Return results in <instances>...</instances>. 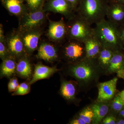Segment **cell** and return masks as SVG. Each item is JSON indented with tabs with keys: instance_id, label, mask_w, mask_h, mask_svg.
I'll return each instance as SVG.
<instances>
[{
	"instance_id": "obj_1",
	"label": "cell",
	"mask_w": 124,
	"mask_h": 124,
	"mask_svg": "<svg viewBox=\"0 0 124 124\" xmlns=\"http://www.w3.org/2000/svg\"><path fill=\"white\" fill-rule=\"evenodd\" d=\"M68 71L69 75L75 79L79 88L84 90L97 85L99 78L104 73L97 59L86 57L79 62L70 64Z\"/></svg>"
},
{
	"instance_id": "obj_2",
	"label": "cell",
	"mask_w": 124,
	"mask_h": 124,
	"mask_svg": "<svg viewBox=\"0 0 124 124\" xmlns=\"http://www.w3.org/2000/svg\"><path fill=\"white\" fill-rule=\"evenodd\" d=\"M108 5V0H81L76 11L92 25L105 18Z\"/></svg>"
},
{
	"instance_id": "obj_3",
	"label": "cell",
	"mask_w": 124,
	"mask_h": 124,
	"mask_svg": "<svg viewBox=\"0 0 124 124\" xmlns=\"http://www.w3.org/2000/svg\"><path fill=\"white\" fill-rule=\"evenodd\" d=\"M95 24L94 35L102 46L114 50H120L122 43L117 27L105 18Z\"/></svg>"
},
{
	"instance_id": "obj_4",
	"label": "cell",
	"mask_w": 124,
	"mask_h": 124,
	"mask_svg": "<svg viewBox=\"0 0 124 124\" xmlns=\"http://www.w3.org/2000/svg\"><path fill=\"white\" fill-rule=\"evenodd\" d=\"M69 19L67 26V36L69 39L84 42L94 35L93 28L91 25L78 15H74Z\"/></svg>"
},
{
	"instance_id": "obj_5",
	"label": "cell",
	"mask_w": 124,
	"mask_h": 124,
	"mask_svg": "<svg viewBox=\"0 0 124 124\" xmlns=\"http://www.w3.org/2000/svg\"><path fill=\"white\" fill-rule=\"evenodd\" d=\"M44 9L36 11H27L19 17L18 30L21 33L39 29L46 18Z\"/></svg>"
},
{
	"instance_id": "obj_6",
	"label": "cell",
	"mask_w": 124,
	"mask_h": 124,
	"mask_svg": "<svg viewBox=\"0 0 124 124\" xmlns=\"http://www.w3.org/2000/svg\"><path fill=\"white\" fill-rule=\"evenodd\" d=\"M63 58L70 64L79 62L86 57L84 42L69 39L62 49Z\"/></svg>"
},
{
	"instance_id": "obj_7",
	"label": "cell",
	"mask_w": 124,
	"mask_h": 124,
	"mask_svg": "<svg viewBox=\"0 0 124 124\" xmlns=\"http://www.w3.org/2000/svg\"><path fill=\"white\" fill-rule=\"evenodd\" d=\"M6 40L10 55L16 59L29 55L25 50L21 33L18 29L13 30L6 36Z\"/></svg>"
},
{
	"instance_id": "obj_8",
	"label": "cell",
	"mask_w": 124,
	"mask_h": 124,
	"mask_svg": "<svg viewBox=\"0 0 124 124\" xmlns=\"http://www.w3.org/2000/svg\"><path fill=\"white\" fill-rule=\"evenodd\" d=\"M43 9L45 11L61 14L70 18L74 15V9L66 0H46Z\"/></svg>"
},
{
	"instance_id": "obj_9",
	"label": "cell",
	"mask_w": 124,
	"mask_h": 124,
	"mask_svg": "<svg viewBox=\"0 0 124 124\" xmlns=\"http://www.w3.org/2000/svg\"><path fill=\"white\" fill-rule=\"evenodd\" d=\"M118 81L117 77H114L108 81L99 83L97 85L98 93L96 101L99 102H110L115 97Z\"/></svg>"
},
{
	"instance_id": "obj_10",
	"label": "cell",
	"mask_w": 124,
	"mask_h": 124,
	"mask_svg": "<svg viewBox=\"0 0 124 124\" xmlns=\"http://www.w3.org/2000/svg\"><path fill=\"white\" fill-rule=\"evenodd\" d=\"M47 35L51 40L60 42L67 35V24L62 20L50 21Z\"/></svg>"
},
{
	"instance_id": "obj_11",
	"label": "cell",
	"mask_w": 124,
	"mask_h": 124,
	"mask_svg": "<svg viewBox=\"0 0 124 124\" xmlns=\"http://www.w3.org/2000/svg\"><path fill=\"white\" fill-rule=\"evenodd\" d=\"M20 33L25 50L29 55L38 48L41 31L39 29H38Z\"/></svg>"
},
{
	"instance_id": "obj_12",
	"label": "cell",
	"mask_w": 124,
	"mask_h": 124,
	"mask_svg": "<svg viewBox=\"0 0 124 124\" xmlns=\"http://www.w3.org/2000/svg\"><path fill=\"white\" fill-rule=\"evenodd\" d=\"M36 56L38 59L51 62L58 59V53L57 48L53 45L43 42L38 47Z\"/></svg>"
},
{
	"instance_id": "obj_13",
	"label": "cell",
	"mask_w": 124,
	"mask_h": 124,
	"mask_svg": "<svg viewBox=\"0 0 124 124\" xmlns=\"http://www.w3.org/2000/svg\"><path fill=\"white\" fill-rule=\"evenodd\" d=\"M106 17L108 20L117 27L124 21V5L108 4Z\"/></svg>"
},
{
	"instance_id": "obj_14",
	"label": "cell",
	"mask_w": 124,
	"mask_h": 124,
	"mask_svg": "<svg viewBox=\"0 0 124 124\" xmlns=\"http://www.w3.org/2000/svg\"><path fill=\"white\" fill-rule=\"evenodd\" d=\"M1 4L11 15L20 17L28 11L22 0H0Z\"/></svg>"
},
{
	"instance_id": "obj_15",
	"label": "cell",
	"mask_w": 124,
	"mask_h": 124,
	"mask_svg": "<svg viewBox=\"0 0 124 124\" xmlns=\"http://www.w3.org/2000/svg\"><path fill=\"white\" fill-rule=\"evenodd\" d=\"M59 70L55 67H50L38 63L35 67L34 73L29 84L32 85L39 80L48 78Z\"/></svg>"
},
{
	"instance_id": "obj_16",
	"label": "cell",
	"mask_w": 124,
	"mask_h": 124,
	"mask_svg": "<svg viewBox=\"0 0 124 124\" xmlns=\"http://www.w3.org/2000/svg\"><path fill=\"white\" fill-rule=\"evenodd\" d=\"M78 88L79 85L77 81L63 80L60 86V94L65 100L73 102L76 99Z\"/></svg>"
},
{
	"instance_id": "obj_17",
	"label": "cell",
	"mask_w": 124,
	"mask_h": 124,
	"mask_svg": "<svg viewBox=\"0 0 124 124\" xmlns=\"http://www.w3.org/2000/svg\"><path fill=\"white\" fill-rule=\"evenodd\" d=\"M90 106L94 114L92 124H100L110 111L109 102H99L96 101Z\"/></svg>"
},
{
	"instance_id": "obj_18",
	"label": "cell",
	"mask_w": 124,
	"mask_h": 124,
	"mask_svg": "<svg viewBox=\"0 0 124 124\" xmlns=\"http://www.w3.org/2000/svg\"><path fill=\"white\" fill-rule=\"evenodd\" d=\"M86 51V57L91 59H97L102 45L94 35L84 42Z\"/></svg>"
},
{
	"instance_id": "obj_19",
	"label": "cell",
	"mask_w": 124,
	"mask_h": 124,
	"mask_svg": "<svg viewBox=\"0 0 124 124\" xmlns=\"http://www.w3.org/2000/svg\"><path fill=\"white\" fill-rule=\"evenodd\" d=\"M26 55L18 59L16 74L20 78L29 79L31 77L32 68L28 56Z\"/></svg>"
},
{
	"instance_id": "obj_20",
	"label": "cell",
	"mask_w": 124,
	"mask_h": 124,
	"mask_svg": "<svg viewBox=\"0 0 124 124\" xmlns=\"http://www.w3.org/2000/svg\"><path fill=\"white\" fill-rule=\"evenodd\" d=\"M124 69V53L120 50H115L110 63L105 73L112 75L121 69Z\"/></svg>"
},
{
	"instance_id": "obj_21",
	"label": "cell",
	"mask_w": 124,
	"mask_h": 124,
	"mask_svg": "<svg viewBox=\"0 0 124 124\" xmlns=\"http://www.w3.org/2000/svg\"><path fill=\"white\" fill-rule=\"evenodd\" d=\"M17 59L10 55L2 60L0 66V77L10 78L16 74Z\"/></svg>"
},
{
	"instance_id": "obj_22",
	"label": "cell",
	"mask_w": 124,
	"mask_h": 124,
	"mask_svg": "<svg viewBox=\"0 0 124 124\" xmlns=\"http://www.w3.org/2000/svg\"><path fill=\"white\" fill-rule=\"evenodd\" d=\"M115 50L108 47L102 46L97 60L104 73L110 63L113 53Z\"/></svg>"
},
{
	"instance_id": "obj_23",
	"label": "cell",
	"mask_w": 124,
	"mask_h": 124,
	"mask_svg": "<svg viewBox=\"0 0 124 124\" xmlns=\"http://www.w3.org/2000/svg\"><path fill=\"white\" fill-rule=\"evenodd\" d=\"M124 108V102L119 94L113 98L110 102V111L112 113H118Z\"/></svg>"
},
{
	"instance_id": "obj_24",
	"label": "cell",
	"mask_w": 124,
	"mask_h": 124,
	"mask_svg": "<svg viewBox=\"0 0 124 124\" xmlns=\"http://www.w3.org/2000/svg\"><path fill=\"white\" fill-rule=\"evenodd\" d=\"M76 116L85 121L86 124H92L94 114L93 110L89 106L82 108Z\"/></svg>"
},
{
	"instance_id": "obj_25",
	"label": "cell",
	"mask_w": 124,
	"mask_h": 124,
	"mask_svg": "<svg viewBox=\"0 0 124 124\" xmlns=\"http://www.w3.org/2000/svg\"><path fill=\"white\" fill-rule=\"evenodd\" d=\"M46 0H25L26 6L29 11H36L44 8Z\"/></svg>"
},
{
	"instance_id": "obj_26",
	"label": "cell",
	"mask_w": 124,
	"mask_h": 124,
	"mask_svg": "<svg viewBox=\"0 0 124 124\" xmlns=\"http://www.w3.org/2000/svg\"><path fill=\"white\" fill-rule=\"evenodd\" d=\"M31 85L29 82H23L19 85L17 89L13 92L12 95H24L27 94L31 91Z\"/></svg>"
},
{
	"instance_id": "obj_27",
	"label": "cell",
	"mask_w": 124,
	"mask_h": 124,
	"mask_svg": "<svg viewBox=\"0 0 124 124\" xmlns=\"http://www.w3.org/2000/svg\"><path fill=\"white\" fill-rule=\"evenodd\" d=\"M5 39L0 40V57L2 60L10 55Z\"/></svg>"
},
{
	"instance_id": "obj_28",
	"label": "cell",
	"mask_w": 124,
	"mask_h": 124,
	"mask_svg": "<svg viewBox=\"0 0 124 124\" xmlns=\"http://www.w3.org/2000/svg\"><path fill=\"white\" fill-rule=\"evenodd\" d=\"M17 78L14 77L10 80L8 84V90L9 92H14L16 91L19 86Z\"/></svg>"
},
{
	"instance_id": "obj_29",
	"label": "cell",
	"mask_w": 124,
	"mask_h": 124,
	"mask_svg": "<svg viewBox=\"0 0 124 124\" xmlns=\"http://www.w3.org/2000/svg\"><path fill=\"white\" fill-rule=\"evenodd\" d=\"M116 119L115 116L112 114L104 117L101 123L103 124H116Z\"/></svg>"
},
{
	"instance_id": "obj_30",
	"label": "cell",
	"mask_w": 124,
	"mask_h": 124,
	"mask_svg": "<svg viewBox=\"0 0 124 124\" xmlns=\"http://www.w3.org/2000/svg\"><path fill=\"white\" fill-rule=\"evenodd\" d=\"M69 124H86V122L84 120L76 116L73 117L70 122Z\"/></svg>"
},
{
	"instance_id": "obj_31",
	"label": "cell",
	"mask_w": 124,
	"mask_h": 124,
	"mask_svg": "<svg viewBox=\"0 0 124 124\" xmlns=\"http://www.w3.org/2000/svg\"><path fill=\"white\" fill-rule=\"evenodd\" d=\"M72 6L75 11H76L78 6L81 0H66Z\"/></svg>"
},
{
	"instance_id": "obj_32",
	"label": "cell",
	"mask_w": 124,
	"mask_h": 124,
	"mask_svg": "<svg viewBox=\"0 0 124 124\" xmlns=\"http://www.w3.org/2000/svg\"><path fill=\"white\" fill-rule=\"evenodd\" d=\"M108 4H118L124 5V0H108Z\"/></svg>"
},
{
	"instance_id": "obj_33",
	"label": "cell",
	"mask_w": 124,
	"mask_h": 124,
	"mask_svg": "<svg viewBox=\"0 0 124 124\" xmlns=\"http://www.w3.org/2000/svg\"><path fill=\"white\" fill-rule=\"evenodd\" d=\"M6 39V37L4 35V29L2 24L0 25V40H3Z\"/></svg>"
},
{
	"instance_id": "obj_34",
	"label": "cell",
	"mask_w": 124,
	"mask_h": 124,
	"mask_svg": "<svg viewBox=\"0 0 124 124\" xmlns=\"http://www.w3.org/2000/svg\"><path fill=\"white\" fill-rule=\"evenodd\" d=\"M119 30L120 38L122 43L124 44V27H122L121 29Z\"/></svg>"
},
{
	"instance_id": "obj_35",
	"label": "cell",
	"mask_w": 124,
	"mask_h": 124,
	"mask_svg": "<svg viewBox=\"0 0 124 124\" xmlns=\"http://www.w3.org/2000/svg\"><path fill=\"white\" fill-rule=\"evenodd\" d=\"M117 77L124 79V69H121L116 72Z\"/></svg>"
},
{
	"instance_id": "obj_36",
	"label": "cell",
	"mask_w": 124,
	"mask_h": 124,
	"mask_svg": "<svg viewBox=\"0 0 124 124\" xmlns=\"http://www.w3.org/2000/svg\"><path fill=\"white\" fill-rule=\"evenodd\" d=\"M116 124H124V119H116Z\"/></svg>"
},
{
	"instance_id": "obj_37",
	"label": "cell",
	"mask_w": 124,
	"mask_h": 124,
	"mask_svg": "<svg viewBox=\"0 0 124 124\" xmlns=\"http://www.w3.org/2000/svg\"><path fill=\"white\" fill-rule=\"evenodd\" d=\"M119 113V115L121 117H122L123 118H124V108L122 109L118 113Z\"/></svg>"
},
{
	"instance_id": "obj_38",
	"label": "cell",
	"mask_w": 124,
	"mask_h": 124,
	"mask_svg": "<svg viewBox=\"0 0 124 124\" xmlns=\"http://www.w3.org/2000/svg\"><path fill=\"white\" fill-rule=\"evenodd\" d=\"M23 0V1L24 2V1H25V0Z\"/></svg>"
},
{
	"instance_id": "obj_39",
	"label": "cell",
	"mask_w": 124,
	"mask_h": 124,
	"mask_svg": "<svg viewBox=\"0 0 124 124\" xmlns=\"http://www.w3.org/2000/svg\"></svg>"
}]
</instances>
